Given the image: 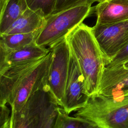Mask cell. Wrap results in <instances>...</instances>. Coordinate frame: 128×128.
<instances>
[{"instance_id": "obj_1", "label": "cell", "mask_w": 128, "mask_h": 128, "mask_svg": "<svg viewBox=\"0 0 128 128\" xmlns=\"http://www.w3.org/2000/svg\"><path fill=\"white\" fill-rule=\"evenodd\" d=\"M66 40L84 76L86 94L90 96L95 95L105 62L92 27L82 22L67 36Z\"/></svg>"}, {"instance_id": "obj_2", "label": "cell", "mask_w": 128, "mask_h": 128, "mask_svg": "<svg viewBox=\"0 0 128 128\" xmlns=\"http://www.w3.org/2000/svg\"><path fill=\"white\" fill-rule=\"evenodd\" d=\"M74 116L93 122L100 128H128V94L114 98L91 96Z\"/></svg>"}, {"instance_id": "obj_3", "label": "cell", "mask_w": 128, "mask_h": 128, "mask_svg": "<svg viewBox=\"0 0 128 128\" xmlns=\"http://www.w3.org/2000/svg\"><path fill=\"white\" fill-rule=\"evenodd\" d=\"M94 7L80 5L54 12L44 18V23L39 30L36 44L50 47L65 39L90 14Z\"/></svg>"}, {"instance_id": "obj_4", "label": "cell", "mask_w": 128, "mask_h": 128, "mask_svg": "<svg viewBox=\"0 0 128 128\" xmlns=\"http://www.w3.org/2000/svg\"><path fill=\"white\" fill-rule=\"evenodd\" d=\"M49 48L50 60L46 84L60 106L68 74L70 50L66 38Z\"/></svg>"}, {"instance_id": "obj_5", "label": "cell", "mask_w": 128, "mask_h": 128, "mask_svg": "<svg viewBox=\"0 0 128 128\" xmlns=\"http://www.w3.org/2000/svg\"><path fill=\"white\" fill-rule=\"evenodd\" d=\"M25 106L30 128H54L60 106L46 85L32 94Z\"/></svg>"}, {"instance_id": "obj_6", "label": "cell", "mask_w": 128, "mask_h": 128, "mask_svg": "<svg viewBox=\"0 0 128 128\" xmlns=\"http://www.w3.org/2000/svg\"><path fill=\"white\" fill-rule=\"evenodd\" d=\"M92 30L102 54L105 65L128 44V20L95 24Z\"/></svg>"}, {"instance_id": "obj_7", "label": "cell", "mask_w": 128, "mask_h": 128, "mask_svg": "<svg viewBox=\"0 0 128 128\" xmlns=\"http://www.w3.org/2000/svg\"><path fill=\"white\" fill-rule=\"evenodd\" d=\"M90 98L86 92L82 74L74 56L70 52L68 74L60 107L69 114L84 107Z\"/></svg>"}, {"instance_id": "obj_8", "label": "cell", "mask_w": 128, "mask_h": 128, "mask_svg": "<svg viewBox=\"0 0 128 128\" xmlns=\"http://www.w3.org/2000/svg\"><path fill=\"white\" fill-rule=\"evenodd\" d=\"M50 60V52L22 80L15 90L8 104L11 107V112L20 110L32 94L46 85Z\"/></svg>"}, {"instance_id": "obj_9", "label": "cell", "mask_w": 128, "mask_h": 128, "mask_svg": "<svg viewBox=\"0 0 128 128\" xmlns=\"http://www.w3.org/2000/svg\"><path fill=\"white\" fill-rule=\"evenodd\" d=\"M128 94V60L104 66L95 95L118 98Z\"/></svg>"}, {"instance_id": "obj_10", "label": "cell", "mask_w": 128, "mask_h": 128, "mask_svg": "<svg viewBox=\"0 0 128 128\" xmlns=\"http://www.w3.org/2000/svg\"><path fill=\"white\" fill-rule=\"evenodd\" d=\"M42 58L10 66L0 78V104H9L18 86Z\"/></svg>"}, {"instance_id": "obj_11", "label": "cell", "mask_w": 128, "mask_h": 128, "mask_svg": "<svg viewBox=\"0 0 128 128\" xmlns=\"http://www.w3.org/2000/svg\"><path fill=\"white\" fill-rule=\"evenodd\" d=\"M94 10L97 16L96 25L128 20V0H100Z\"/></svg>"}, {"instance_id": "obj_12", "label": "cell", "mask_w": 128, "mask_h": 128, "mask_svg": "<svg viewBox=\"0 0 128 128\" xmlns=\"http://www.w3.org/2000/svg\"><path fill=\"white\" fill-rule=\"evenodd\" d=\"M44 21V16L28 8L4 34H10L34 32L40 29Z\"/></svg>"}, {"instance_id": "obj_13", "label": "cell", "mask_w": 128, "mask_h": 128, "mask_svg": "<svg viewBox=\"0 0 128 128\" xmlns=\"http://www.w3.org/2000/svg\"><path fill=\"white\" fill-rule=\"evenodd\" d=\"M50 52V48L37 45L36 42L9 52L8 60L10 64L40 60Z\"/></svg>"}, {"instance_id": "obj_14", "label": "cell", "mask_w": 128, "mask_h": 128, "mask_svg": "<svg viewBox=\"0 0 128 128\" xmlns=\"http://www.w3.org/2000/svg\"><path fill=\"white\" fill-rule=\"evenodd\" d=\"M28 8L26 0H8L0 20V36Z\"/></svg>"}, {"instance_id": "obj_15", "label": "cell", "mask_w": 128, "mask_h": 128, "mask_svg": "<svg viewBox=\"0 0 128 128\" xmlns=\"http://www.w3.org/2000/svg\"><path fill=\"white\" fill-rule=\"evenodd\" d=\"M39 30L24 34H3L0 36V39L5 48L11 52L35 42Z\"/></svg>"}, {"instance_id": "obj_16", "label": "cell", "mask_w": 128, "mask_h": 128, "mask_svg": "<svg viewBox=\"0 0 128 128\" xmlns=\"http://www.w3.org/2000/svg\"><path fill=\"white\" fill-rule=\"evenodd\" d=\"M54 128H100L96 124L79 117H72L59 106Z\"/></svg>"}, {"instance_id": "obj_17", "label": "cell", "mask_w": 128, "mask_h": 128, "mask_svg": "<svg viewBox=\"0 0 128 128\" xmlns=\"http://www.w3.org/2000/svg\"><path fill=\"white\" fill-rule=\"evenodd\" d=\"M29 8L44 18L54 12L56 0H26Z\"/></svg>"}, {"instance_id": "obj_18", "label": "cell", "mask_w": 128, "mask_h": 128, "mask_svg": "<svg viewBox=\"0 0 128 128\" xmlns=\"http://www.w3.org/2000/svg\"><path fill=\"white\" fill-rule=\"evenodd\" d=\"M7 128H30L25 104L20 110L11 112Z\"/></svg>"}, {"instance_id": "obj_19", "label": "cell", "mask_w": 128, "mask_h": 128, "mask_svg": "<svg viewBox=\"0 0 128 128\" xmlns=\"http://www.w3.org/2000/svg\"><path fill=\"white\" fill-rule=\"evenodd\" d=\"M100 0H56L54 12H57L64 10L80 5L92 4L95 2H99Z\"/></svg>"}, {"instance_id": "obj_20", "label": "cell", "mask_w": 128, "mask_h": 128, "mask_svg": "<svg viewBox=\"0 0 128 128\" xmlns=\"http://www.w3.org/2000/svg\"><path fill=\"white\" fill-rule=\"evenodd\" d=\"M9 52L0 39V78L10 65L8 60Z\"/></svg>"}, {"instance_id": "obj_21", "label": "cell", "mask_w": 128, "mask_h": 128, "mask_svg": "<svg viewBox=\"0 0 128 128\" xmlns=\"http://www.w3.org/2000/svg\"><path fill=\"white\" fill-rule=\"evenodd\" d=\"M128 60V44L110 60L105 66H110Z\"/></svg>"}, {"instance_id": "obj_22", "label": "cell", "mask_w": 128, "mask_h": 128, "mask_svg": "<svg viewBox=\"0 0 128 128\" xmlns=\"http://www.w3.org/2000/svg\"><path fill=\"white\" fill-rule=\"evenodd\" d=\"M10 114V110L6 105L0 104V128H7Z\"/></svg>"}, {"instance_id": "obj_23", "label": "cell", "mask_w": 128, "mask_h": 128, "mask_svg": "<svg viewBox=\"0 0 128 128\" xmlns=\"http://www.w3.org/2000/svg\"><path fill=\"white\" fill-rule=\"evenodd\" d=\"M7 2L8 0H0V20Z\"/></svg>"}]
</instances>
